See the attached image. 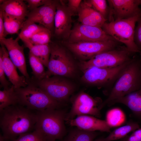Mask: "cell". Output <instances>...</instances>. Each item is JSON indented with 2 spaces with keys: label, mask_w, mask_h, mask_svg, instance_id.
Here are the masks:
<instances>
[{
  "label": "cell",
  "mask_w": 141,
  "mask_h": 141,
  "mask_svg": "<svg viewBox=\"0 0 141 141\" xmlns=\"http://www.w3.org/2000/svg\"><path fill=\"white\" fill-rule=\"evenodd\" d=\"M16 38H3L0 40L1 44L6 48L10 60L22 75L27 79L30 78L28 73L24 53V47L20 45Z\"/></svg>",
  "instance_id": "16"
},
{
  "label": "cell",
  "mask_w": 141,
  "mask_h": 141,
  "mask_svg": "<svg viewBox=\"0 0 141 141\" xmlns=\"http://www.w3.org/2000/svg\"><path fill=\"white\" fill-rule=\"evenodd\" d=\"M27 3L28 10L31 11L38 8L51 3L53 0H25Z\"/></svg>",
  "instance_id": "34"
},
{
  "label": "cell",
  "mask_w": 141,
  "mask_h": 141,
  "mask_svg": "<svg viewBox=\"0 0 141 141\" xmlns=\"http://www.w3.org/2000/svg\"><path fill=\"white\" fill-rule=\"evenodd\" d=\"M92 7L105 18L108 14L109 8L105 0H90L87 1Z\"/></svg>",
  "instance_id": "31"
},
{
  "label": "cell",
  "mask_w": 141,
  "mask_h": 141,
  "mask_svg": "<svg viewBox=\"0 0 141 141\" xmlns=\"http://www.w3.org/2000/svg\"><path fill=\"white\" fill-rule=\"evenodd\" d=\"M27 80L41 88L62 104L68 99L74 89V86L69 82L58 76L46 77L41 80L31 77Z\"/></svg>",
  "instance_id": "8"
},
{
  "label": "cell",
  "mask_w": 141,
  "mask_h": 141,
  "mask_svg": "<svg viewBox=\"0 0 141 141\" xmlns=\"http://www.w3.org/2000/svg\"><path fill=\"white\" fill-rule=\"evenodd\" d=\"M37 111L19 104L0 111V127L2 135L11 141L22 134L34 130Z\"/></svg>",
  "instance_id": "1"
},
{
  "label": "cell",
  "mask_w": 141,
  "mask_h": 141,
  "mask_svg": "<svg viewBox=\"0 0 141 141\" xmlns=\"http://www.w3.org/2000/svg\"><path fill=\"white\" fill-rule=\"evenodd\" d=\"M132 59L121 65L113 68H103L94 67H90L84 71L81 79L84 82L91 85H100L108 84L117 78Z\"/></svg>",
  "instance_id": "11"
},
{
  "label": "cell",
  "mask_w": 141,
  "mask_h": 141,
  "mask_svg": "<svg viewBox=\"0 0 141 141\" xmlns=\"http://www.w3.org/2000/svg\"><path fill=\"white\" fill-rule=\"evenodd\" d=\"M104 138H99L96 139L94 141H104Z\"/></svg>",
  "instance_id": "40"
},
{
  "label": "cell",
  "mask_w": 141,
  "mask_h": 141,
  "mask_svg": "<svg viewBox=\"0 0 141 141\" xmlns=\"http://www.w3.org/2000/svg\"><path fill=\"white\" fill-rule=\"evenodd\" d=\"M58 1L42 6L29 12L25 21L38 23L49 30L54 29V19Z\"/></svg>",
  "instance_id": "15"
},
{
  "label": "cell",
  "mask_w": 141,
  "mask_h": 141,
  "mask_svg": "<svg viewBox=\"0 0 141 141\" xmlns=\"http://www.w3.org/2000/svg\"><path fill=\"white\" fill-rule=\"evenodd\" d=\"M124 139L122 141H124Z\"/></svg>",
  "instance_id": "43"
},
{
  "label": "cell",
  "mask_w": 141,
  "mask_h": 141,
  "mask_svg": "<svg viewBox=\"0 0 141 141\" xmlns=\"http://www.w3.org/2000/svg\"><path fill=\"white\" fill-rule=\"evenodd\" d=\"M68 43L103 41L115 40L107 34L102 27L77 23L73 27Z\"/></svg>",
  "instance_id": "12"
},
{
  "label": "cell",
  "mask_w": 141,
  "mask_h": 141,
  "mask_svg": "<svg viewBox=\"0 0 141 141\" xmlns=\"http://www.w3.org/2000/svg\"><path fill=\"white\" fill-rule=\"evenodd\" d=\"M140 61V70L141 74V61Z\"/></svg>",
  "instance_id": "41"
},
{
  "label": "cell",
  "mask_w": 141,
  "mask_h": 141,
  "mask_svg": "<svg viewBox=\"0 0 141 141\" xmlns=\"http://www.w3.org/2000/svg\"><path fill=\"white\" fill-rule=\"evenodd\" d=\"M133 53L125 46H119L116 48L98 54L90 59L81 62L79 66L84 71L92 67L113 68L121 65L131 60Z\"/></svg>",
  "instance_id": "6"
},
{
  "label": "cell",
  "mask_w": 141,
  "mask_h": 141,
  "mask_svg": "<svg viewBox=\"0 0 141 141\" xmlns=\"http://www.w3.org/2000/svg\"><path fill=\"white\" fill-rule=\"evenodd\" d=\"M18 104V100L13 85L7 89L0 91V111L9 106Z\"/></svg>",
  "instance_id": "24"
},
{
  "label": "cell",
  "mask_w": 141,
  "mask_h": 141,
  "mask_svg": "<svg viewBox=\"0 0 141 141\" xmlns=\"http://www.w3.org/2000/svg\"><path fill=\"white\" fill-rule=\"evenodd\" d=\"M77 14L79 21L84 25L102 27L107 20L95 9L87 1L82 2Z\"/></svg>",
  "instance_id": "19"
},
{
  "label": "cell",
  "mask_w": 141,
  "mask_h": 141,
  "mask_svg": "<svg viewBox=\"0 0 141 141\" xmlns=\"http://www.w3.org/2000/svg\"><path fill=\"white\" fill-rule=\"evenodd\" d=\"M66 114L61 108L37 111L34 130L40 133L45 141L62 140L66 133L64 122Z\"/></svg>",
  "instance_id": "2"
},
{
  "label": "cell",
  "mask_w": 141,
  "mask_h": 141,
  "mask_svg": "<svg viewBox=\"0 0 141 141\" xmlns=\"http://www.w3.org/2000/svg\"><path fill=\"white\" fill-rule=\"evenodd\" d=\"M139 128L137 123L133 122H130L126 125L114 130L104 138V141H111L121 139L125 137L129 133Z\"/></svg>",
  "instance_id": "25"
},
{
  "label": "cell",
  "mask_w": 141,
  "mask_h": 141,
  "mask_svg": "<svg viewBox=\"0 0 141 141\" xmlns=\"http://www.w3.org/2000/svg\"><path fill=\"white\" fill-rule=\"evenodd\" d=\"M50 53L46 72L47 77L51 75L72 77L74 75V63L64 48L59 44H49Z\"/></svg>",
  "instance_id": "7"
},
{
  "label": "cell",
  "mask_w": 141,
  "mask_h": 141,
  "mask_svg": "<svg viewBox=\"0 0 141 141\" xmlns=\"http://www.w3.org/2000/svg\"><path fill=\"white\" fill-rule=\"evenodd\" d=\"M5 73L4 71L3 64L2 55L1 51L0 50V82L1 86L3 89H7L11 86L10 82L8 81L5 77Z\"/></svg>",
  "instance_id": "33"
},
{
  "label": "cell",
  "mask_w": 141,
  "mask_h": 141,
  "mask_svg": "<svg viewBox=\"0 0 141 141\" xmlns=\"http://www.w3.org/2000/svg\"><path fill=\"white\" fill-rule=\"evenodd\" d=\"M141 16L136 15L125 19L105 22L102 28L106 34L124 44L132 53L140 51L134 40L136 24Z\"/></svg>",
  "instance_id": "5"
},
{
  "label": "cell",
  "mask_w": 141,
  "mask_h": 141,
  "mask_svg": "<svg viewBox=\"0 0 141 141\" xmlns=\"http://www.w3.org/2000/svg\"><path fill=\"white\" fill-rule=\"evenodd\" d=\"M117 79L108 98L102 102V109L106 105L141 88L140 61L133 58Z\"/></svg>",
  "instance_id": "3"
},
{
  "label": "cell",
  "mask_w": 141,
  "mask_h": 141,
  "mask_svg": "<svg viewBox=\"0 0 141 141\" xmlns=\"http://www.w3.org/2000/svg\"><path fill=\"white\" fill-rule=\"evenodd\" d=\"M137 22V25L135 30L134 40L136 44L140 50L141 49V16Z\"/></svg>",
  "instance_id": "35"
},
{
  "label": "cell",
  "mask_w": 141,
  "mask_h": 141,
  "mask_svg": "<svg viewBox=\"0 0 141 141\" xmlns=\"http://www.w3.org/2000/svg\"><path fill=\"white\" fill-rule=\"evenodd\" d=\"M119 42L115 40L103 41L82 42L74 43L68 42L66 45L76 55L88 60L95 55L119 46Z\"/></svg>",
  "instance_id": "10"
},
{
  "label": "cell",
  "mask_w": 141,
  "mask_h": 141,
  "mask_svg": "<svg viewBox=\"0 0 141 141\" xmlns=\"http://www.w3.org/2000/svg\"><path fill=\"white\" fill-rule=\"evenodd\" d=\"M69 125L80 129L91 131H99L110 132L111 127L105 120L87 115L78 116L75 118L67 121Z\"/></svg>",
  "instance_id": "17"
},
{
  "label": "cell",
  "mask_w": 141,
  "mask_h": 141,
  "mask_svg": "<svg viewBox=\"0 0 141 141\" xmlns=\"http://www.w3.org/2000/svg\"><path fill=\"white\" fill-rule=\"evenodd\" d=\"M124 141H141V128L137 129L133 132Z\"/></svg>",
  "instance_id": "37"
},
{
  "label": "cell",
  "mask_w": 141,
  "mask_h": 141,
  "mask_svg": "<svg viewBox=\"0 0 141 141\" xmlns=\"http://www.w3.org/2000/svg\"><path fill=\"white\" fill-rule=\"evenodd\" d=\"M97 135L95 131L84 130L77 127L71 130L63 141H93Z\"/></svg>",
  "instance_id": "23"
},
{
  "label": "cell",
  "mask_w": 141,
  "mask_h": 141,
  "mask_svg": "<svg viewBox=\"0 0 141 141\" xmlns=\"http://www.w3.org/2000/svg\"><path fill=\"white\" fill-rule=\"evenodd\" d=\"M102 103L100 98H93L85 92H81L72 102L71 109L67 114L65 121L73 119L76 116L81 115H90L100 118Z\"/></svg>",
  "instance_id": "9"
},
{
  "label": "cell",
  "mask_w": 141,
  "mask_h": 141,
  "mask_svg": "<svg viewBox=\"0 0 141 141\" xmlns=\"http://www.w3.org/2000/svg\"><path fill=\"white\" fill-rule=\"evenodd\" d=\"M73 15L62 1H58L54 19L55 37L68 39L72 28V17Z\"/></svg>",
  "instance_id": "14"
},
{
  "label": "cell",
  "mask_w": 141,
  "mask_h": 141,
  "mask_svg": "<svg viewBox=\"0 0 141 141\" xmlns=\"http://www.w3.org/2000/svg\"><path fill=\"white\" fill-rule=\"evenodd\" d=\"M11 141H45L40 133L36 130L21 134Z\"/></svg>",
  "instance_id": "32"
},
{
  "label": "cell",
  "mask_w": 141,
  "mask_h": 141,
  "mask_svg": "<svg viewBox=\"0 0 141 141\" xmlns=\"http://www.w3.org/2000/svg\"><path fill=\"white\" fill-rule=\"evenodd\" d=\"M109 22L141 15V0H108Z\"/></svg>",
  "instance_id": "13"
},
{
  "label": "cell",
  "mask_w": 141,
  "mask_h": 141,
  "mask_svg": "<svg viewBox=\"0 0 141 141\" xmlns=\"http://www.w3.org/2000/svg\"><path fill=\"white\" fill-rule=\"evenodd\" d=\"M4 26L3 11L0 9V40L4 37Z\"/></svg>",
  "instance_id": "38"
},
{
  "label": "cell",
  "mask_w": 141,
  "mask_h": 141,
  "mask_svg": "<svg viewBox=\"0 0 141 141\" xmlns=\"http://www.w3.org/2000/svg\"><path fill=\"white\" fill-rule=\"evenodd\" d=\"M82 2L81 0H69L67 7L74 15L78 12Z\"/></svg>",
  "instance_id": "36"
},
{
  "label": "cell",
  "mask_w": 141,
  "mask_h": 141,
  "mask_svg": "<svg viewBox=\"0 0 141 141\" xmlns=\"http://www.w3.org/2000/svg\"><path fill=\"white\" fill-rule=\"evenodd\" d=\"M45 28L41 25L25 21L16 39L18 40H28L33 35Z\"/></svg>",
  "instance_id": "26"
},
{
  "label": "cell",
  "mask_w": 141,
  "mask_h": 141,
  "mask_svg": "<svg viewBox=\"0 0 141 141\" xmlns=\"http://www.w3.org/2000/svg\"><path fill=\"white\" fill-rule=\"evenodd\" d=\"M0 9L7 15L23 21L29 12L22 0H0Z\"/></svg>",
  "instance_id": "20"
},
{
  "label": "cell",
  "mask_w": 141,
  "mask_h": 141,
  "mask_svg": "<svg viewBox=\"0 0 141 141\" xmlns=\"http://www.w3.org/2000/svg\"><path fill=\"white\" fill-rule=\"evenodd\" d=\"M1 44L0 50L2 53L3 65L9 81L15 89L26 87L28 85L26 78L23 75H19L17 68L10 58L7 49L3 44Z\"/></svg>",
  "instance_id": "18"
},
{
  "label": "cell",
  "mask_w": 141,
  "mask_h": 141,
  "mask_svg": "<svg viewBox=\"0 0 141 141\" xmlns=\"http://www.w3.org/2000/svg\"><path fill=\"white\" fill-rule=\"evenodd\" d=\"M51 32L45 28L39 31L30 38L28 40L35 44H49L51 43Z\"/></svg>",
  "instance_id": "30"
},
{
  "label": "cell",
  "mask_w": 141,
  "mask_h": 141,
  "mask_svg": "<svg viewBox=\"0 0 141 141\" xmlns=\"http://www.w3.org/2000/svg\"><path fill=\"white\" fill-rule=\"evenodd\" d=\"M27 82L28 85L26 87L15 89L19 104L36 111L49 108H61V104L38 87Z\"/></svg>",
  "instance_id": "4"
},
{
  "label": "cell",
  "mask_w": 141,
  "mask_h": 141,
  "mask_svg": "<svg viewBox=\"0 0 141 141\" xmlns=\"http://www.w3.org/2000/svg\"><path fill=\"white\" fill-rule=\"evenodd\" d=\"M105 120L111 127H115L122 124L125 120V116L123 111L117 108L108 111L106 115Z\"/></svg>",
  "instance_id": "29"
},
{
  "label": "cell",
  "mask_w": 141,
  "mask_h": 141,
  "mask_svg": "<svg viewBox=\"0 0 141 141\" xmlns=\"http://www.w3.org/2000/svg\"><path fill=\"white\" fill-rule=\"evenodd\" d=\"M118 103L126 105L135 115L141 117V88L114 101L108 105Z\"/></svg>",
  "instance_id": "21"
},
{
  "label": "cell",
  "mask_w": 141,
  "mask_h": 141,
  "mask_svg": "<svg viewBox=\"0 0 141 141\" xmlns=\"http://www.w3.org/2000/svg\"><path fill=\"white\" fill-rule=\"evenodd\" d=\"M139 53H140V60L141 61V51H140Z\"/></svg>",
  "instance_id": "42"
},
{
  "label": "cell",
  "mask_w": 141,
  "mask_h": 141,
  "mask_svg": "<svg viewBox=\"0 0 141 141\" xmlns=\"http://www.w3.org/2000/svg\"><path fill=\"white\" fill-rule=\"evenodd\" d=\"M28 58L32 70L33 76L31 77L38 80H41L47 77L46 72L45 71L44 66L42 62L29 52Z\"/></svg>",
  "instance_id": "27"
},
{
  "label": "cell",
  "mask_w": 141,
  "mask_h": 141,
  "mask_svg": "<svg viewBox=\"0 0 141 141\" xmlns=\"http://www.w3.org/2000/svg\"><path fill=\"white\" fill-rule=\"evenodd\" d=\"M9 140H8L5 138L3 136L2 134H0V141H9Z\"/></svg>",
  "instance_id": "39"
},
{
  "label": "cell",
  "mask_w": 141,
  "mask_h": 141,
  "mask_svg": "<svg viewBox=\"0 0 141 141\" xmlns=\"http://www.w3.org/2000/svg\"><path fill=\"white\" fill-rule=\"evenodd\" d=\"M22 41L25 46L29 49V52L38 59L45 66L47 67L50 53L49 44H35L31 43L28 40Z\"/></svg>",
  "instance_id": "22"
},
{
  "label": "cell",
  "mask_w": 141,
  "mask_h": 141,
  "mask_svg": "<svg viewBox=\"0 0 141 141\" xmlns=\"http://www.w3.org/2000/svg\"><path fill=\"white\" fill-rule=\"evenodd\" d=\"M4 26V37L8 35L17 33L21 29L24 21L9 16L3 12Z\"/></svg>",
  "instance_id": "28"
}]
</instances>
